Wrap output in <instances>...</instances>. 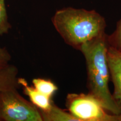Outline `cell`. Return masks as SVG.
I'll return each instance as SVG.
<instances>
[{"label": "cell", "mask_w": 121, "mask_h": 121, "mask_svg": "<svg viewBox=\"0 0 121 121\" xmlns=\"http://www.w3.org/2000/svg\"><path fill=\"white\" fill-rule=\"evenodd\" d=\"M32 82L34 87L37 90L51 98L58 90V87L50 80L36 78L33 80Z\"/></svg>", "instance_id": "obj_8"}, {"label": "cell", "mask_w": 121, "mask_h": 121, "mask_svg": "<svg viewBox=\"0 0 121 121\" xmlns=\"http://www.w3.org/2000/svg\"><path fill=\"white\" fill-rule=\"evenodd\" d=\"M18 69L13 65L7 64L0 68V91L20 87Z\"/></svg>", "instance_id": "obj_6"}, {"label": "cell", "mask_w": 121, "mask_h": 121, "mask_svg": "<svg viewBox=\"0 0 121 121\" xmlns=\"http://www.w3.org/2000/svg\"><path fill=\"white\" fill-rule=\"evenodd\" d=\"M39 110L43 121H78L69 112L60 108L53 103L48 110Z\"/></svg>", "instance_id": "obj_7"}, {"label": "cell", "mask_w": 121, "mask_h": 121, "mask_svg": "<svg viewBox=\"0 0 121 121\" xmlns=\"http://www.w3.org/2000/svg\"><path fill=\"white\" fill-rule=\"evenodd\" d=\"M17 90L0 91V121H43L39 109L22 97Z\"/></svg>", "instance_id": "obj_2"}, {"label": "cell", "mask_w": 121, "mask_h": 121, "mask_svg": "<svg viewBox=\"0 0 121 121\" xmlns=\"http://www.w3.org/2000/svg\"><path fill=\"white\" fill-rule=\"evenodd\" d=\"M19 83L23 89L24 93L28 96L30 102L39 109L48 110L52 106L53 102L51 98L39 92L34 86H29L24 78H19Z\"/></svg>", "instance_id": "obj_5"}, {"label": "cell", "mask_w": 121, "mask_h": 121, "mask_svg": "<svg viewBox=\"0 0 121 121\" xmlns=\"http://www.w3.org/2000/svg\"><path fill=\"white\" fill-rule=\"evenodd\" d=\"M11 28L7 17L4 0H0V36L7 34Z\"/></svg>", "instance_id": "obj_9"}, {"label": "cell", "mask_w": 121, "mask_h": 121, "mask_svg": "<svg viewBox=\"0 0 121 121\" xmlns=\"http://www.w3.org/2000/svg\"><path fill=\"white\" fill-rule=\"evenodd\" d=\"M107 60L114 90L113 96L121 104V51L109 45Z\"/></svg>", "instance_id": "obj_4"}, {"label": "cell", "mask_w": 121, "mask_h": 121, "mask_svg": "<svg viewBox=\"0 0 121 121\" xmlns=\"http://www.w3.org/2000/svg\"><path fill=\"white\" fill-rule=\"evenodd\" d=\"M107 41L110 46L121 51V19L117 22L114 32L107 36Z\"/></svg>", "instance_id": "obj_10"}, {"label": "cell", "mask_w": 121, "mask_h": 121, "mask_svg": "<svg viewBox=\"0 0 121 121\" xmlns=\"http://www.w3.org/2000/svg\"><path fill=\"white\" fill-rule=\"evenodd\" d=\"M53 24L65 43L78 50L84 44L105 34L104 18L95 10L66 7L56 11Z\"/></svg>", "instance_id": "obj_1"}, {"label": "cell", "mask_w": 121, "mask_h": 121, "mask_svg": "<svg viewBox=\"0 0 121 121\" xmlns=\"http://www.w3.org/2000/svg\"><path fill=\"white\" fill-rule=\"evenodd\" d=\"M66 106L78 121H121V115L107 113L100 102L89 93L69 94Z\"/></svg>", "instance_id": "obj_3"}, {"label": "cell", "mask_w": 121, "mask_h": 121, "mask_svg": "<svg viewBox=\"0 0 121 121\" xmlns=\"http://www.w3.org/2000/svg\"><path fill=\"white\" fill-rule=\"evenodd\" d=\"M11 58L9 51L5 48L0 46V68L9 64Z\"/></svg>", "instance_id": "obj_11"}]
</instances>
